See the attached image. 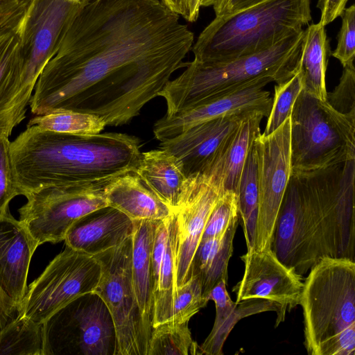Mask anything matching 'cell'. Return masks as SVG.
I'll use <instances>...</instances> for the list:
<instances>
[{"mask_svg":"<svg viewBox=\"0 0 355 355\" xmlns=\"http://www.w3.org/2000/svg\"><path fill=\"white\" fill-rule=\"evenodd\" d=\"M180 17L160 0H85L37 80L31 113L71 110L105 125L130 123L188 65L194 35Z\"/></svg>","mask_w":355,"mask_h":355,"instance_id":"1","label":"cell"},{"mask_svg":"<svg viewBox=\"0 0 355 355\" xmlns=\"http://www.w3.org/2000/svg\"><path fill=\"white\" fill-rule=\"evenodd\" d=\"M355 159L291 173L271 249L299 275L324 258L355 261Z\"/></svg>","mask_w":355,"mask_h":355,"instance_id":"2","label":"cell"},{"mask_svg":"<svg viewBox=\"0 0 355 355\" xmlns=\"http://www.w3.org/2000/svg\"><path fill=\"white\" fill-rule=\"evenodd\" d=\"M10 153L21 195L42 188L67 185H107L135 172L140 141L121 132L62 133L27 126L12 141Z\"/></svg>","mask_w":355,"mask_h":355,"instance_id":"3","label":"cell"},{"mask_svg":"<svg viewBox=\"0 0 355 355\" xmlns=\"http://www.w3.org/2000/svg\"><path fill=\"white\" fill-rule=\"evenodd\" d=\"M304 29L263 51L229 61L189 62L186 69L169 80L158 96L172 115L216 96L256 85L279 84L296 72Z\"/></svg>","mask_w":355,"mask_h":355,"instance_id":"4","label":"cell"},{"mask_svg":"<svg viewBox=\"0 0 355 355\" xmlns=\"http://www.w3.org/2000/svg\"><path fill=\"white\" fill-rule=\"evenodd\" d=\"M311 20V0H264L217 15L193 44V60L221 62L263 51Z\"/></svg>","mask_w":355,"mask_h":355,"instance_id":"5","label":"cell"},{"mask_svg":"<svg viewBox=\"0 0 355 355\" xmlns=\"http://www.w3.org/2000/svg\"><path fill=\"white\" fill-rule=\"evenodd\" d=\"M310 355H355V263L324 258L304 279L300 304Z\"/></svg>","mask_w":355,"mask_h":355,"instance_id":"6","label":"cell"},{"mask_svg":"<svg viewBox=\"0 0 355 355\" xmlns=\"http://www.w3.org/2000/svg\"><path fill=\"white\" fill-rule=\"evenodd\" d=\"M291 119V173H306L355 159V116L343 114L303 90Z\"/></svg>","mask_w":355,"mask_h":355,"instance_id":"7","label":"cell"},{"mask_svg":"<svg viewBox=\"0 0 355 355\" xmlns=\"http://www.w3.org/2000/svg\"><path fill=\"white\" fill-rule=\"evenodd\" d=\"M43 355H115L112 315L94 292L83 295L43 324Z\"/></svg>","mask_w":355,"mask_h":355,"instance_id":"8","label":"cell"},{"mask_svg":"<svg viewBox=\"0 0 355 355\" xmlns=\"http://www.w3.org/2000/svg\"><path fill=\"white\" fill-rule=\"evenodd\" d=\"M132 235L119 245L94 256L101 268L94 292L103 300L112 315L116 336L115 355H147L150 338L133 285Z\"/></svg>","mask_w":355,"mask_h":355,"instance_id":"9","label":"cell"},{"mask_svg":"<svg viewBox=\"0 0 355 355\" xmlns=\"http://www.w3.org/2000/svg\"><path fill=\"white\" fill-rule=\"evenodd\" d=\"M84 1L34 0L20 38L21 75L13 105L17 125L26 117L37 80L55 53L64 28Z\"/></svg>","mask_w":355,"mask_h":355,"instance_id":"10","label":"cell"},{"mask_svg":"<svg viewBox=\"0 0 355 355\" xmlns=\"http://www.w3.org/2000/svg\"><path fill=\"white\" fill-rule=\"evenodd\" d=\"M101 274L94 256L66 246L28 286L18 304V315L43 324L70 302L94 292Z\"/></svg>","mask_w":355,"mask_h":355,"instance_id":"11","label":"cell"},{"mask_svg":"<svg viewBox=\"0 0 355 355\" xmlns=\"http://www.w3.org/2000/svg\"><path fill=\"white\" fill-rule=\"evenodd\" d=\"M106 185L54 186L27 193L19 220L39 246L64 241L71 226L83 216L107 206Z\"/></svg>","mask_w":355,"mask_h":355,"instance_id":"12","label":"cell"},{"mask_svg":"<svg viewBox=\"0 0 355 355\" xmlns=\"http://www.w3.org/2000/svg\"><path fill=\"white\" fill-rule=\"evenodd\" d=\"M258 187L255 239L250 250L271 248L281 203L291 176V119L254 141Z\"/></svg>","mask_w":355,"mask_h":355,"instance_id":"13","label":"cell"},{"mask_svg":"<svg viewBox=\"0 0 355 355\" xmlns=\"http://www.w3.org/2000/svg\"><path fill=\"white\" fill-rule=\"evenodd\" d=\"M245 264L242 279L233 287L236 302L263 299L279 307L275 327L284 322L287 311L300 304L303 276L287 266L272 250H247L241 257Z\"/></svg>","mask_w":355,"mask_h":355,"instance_id":"14","label":"cell"},{"mask_svg":"<svg viewBox=\"0 0 355 355\" xmlns=\"http://www.w3.org/2000/svg\"><path fill=\"white\" fill-rule=\"evenodd\" d=\"M225 189L211 171L188 177L177 216L175 286L191 277V264L209 216Z\"/></svg>","mask_w":355,"mask_h":355,"instance_id":"15","label":"cell"},{"mask_svg":"<svg viewBox=\"0 0 355 355\" xmlns=\"http://www.w3.org/2000/svg\"><path fill=\"white\" fill-rule=\"evenodd\" d=\"M249 113L225 116L197 124L174 137L162 141L159 148L178 158L187 177L208 172L223 157L242 120Z\"/></svg>","mask_w":355,"mask_h":355,"instance_id":"16","label":"cell"},{"mask_svg":"<svg viewBox=\"0 0 355 355\" xmlns=\"http://www.w3.org/2000/svg\"><path fill=\"white\" fill-rule=\"evenodd\" d=\"M272 99L263 85H256L207 100L172 115H164L153 126L157 140L174 137L192 126L202 122L254 111L265 114L268 118Z\"/></svg>","mask_w":355,"mask_h":355,"instance_id":"17","label":"cell"},{"mask_svg":"<svg viewBox=\"0 0 355 355\" xmlns=\"http://www.w3.org/2000/svg\"><path fill=\"white\" fill-rule=\"evenodd\" d=\"M38 246L10 212L0 216V288L17 305L26 293L30 263Z\"/></svg>","mask_w":355,"mask_h":355,"instance_id":"18","label":"cell"},{"mask_svg":"<svg viewBox=\"0 0 355 355\" xmlns=\"http://www.w3.org/2000/svg\"><path fill=\"white\" fill-rule=\"evenodd\" d=\"M134 221L121 211L105 206L78 219L64 236L66 246L94 256L123 243L133 233Z\"/></svg>","mask_w":355,"mask_h":355,"instance_id":"19","label":"cell"},{"mask_svg":"<svg viewBox=\"0 0 355 355\" xmlns=\"http://www.w3.org/2000/svg\"><path fill=\"white\" fill-rule=\"evenodd\" d=\"M176 230L175 211L168 218L157 221L152 251L153 327L169 321L172 316L176 290Z\"/></svg>","mask_w":355,"mask_h":355,"instance_id":"20","label":"cell"},{"mask_svg":"<svg viewBox=\"0 0 355 355\" xmlns=\"http://www.w3.org/2000/svg\"><path fill=\"white\" fill-rule=\"evenodd\" d=\"M28 14L0 19V137H9L16 127L13 105L21 75L20 38Z\"/></svg>","mask_w":355,"mask_h":355,"instance_id":"21","label":"cell"},{"mask_svg":"<svg viewBox=\"0 0 355 355\" xmlns=\"http://www.w3.org/2000/svg\"><path fill=\"white\" fill-rule=\"evenodd\" d=\"M227 282L222 280L207 295L205 300L214 301L216 317L209 336L198 345V354L220 355L223 347L231 330L242 318L264 311H275L279 307L273 302L263 299L233 302L227 288Z\"/></svg>","mask_w":355,"mask_h":355,"instance_id":"22","label":"cell"},{"mask_svg":"<svg viewBox=\"0 0 355 355\" xmlns=\"http://www.w3.org/2000/svg\"><path fill=\"white\" fill-rule=\"evenodd\" d=\"M108 206L132 220H163L175 212L163 202L135 172L117 177L104 188Z\"/></svg>","mask_w":355,"mask_h":355,"instance_id":"23","label":"cell"},{"mask_svg":"<svg viewBox=\"0 0 355 355\" xmlns=\"http://www.w3.org/2000/svg\"><path fill=\"white\" fill-rule=\"evenodd\" d=\"M135 173L163 202L174 211L178 209L188 177L178 158L160 148L141 153Z\"/></svg>","mask_w":355,"mask_h":355,"instance_id":"24","label":"cell"},{"mask_svg":"<svg viewBox=\"0 0 355 355\" xmlns=\"http://www.w3.org/2000/svg\"><path fill=\"white\" fill-rule=\"evenodd\" d=\"M158 220L134 221L132 235V276L138 305L146 330L153 329V284L152 251Z\"/></svg>","mask_w":355,"mask_h":355,"instance_id":"25","label":"cell"},{"mask_svg":"<svg viewBox=\"0 0 355 355\" xmlns=\"http://www.w3.org/2000/svg\"><path fill=\"white\" fill-rule=\"evenodd\" d=\"M330 55L329 40L324 26L318 22L304 29L297 72L302 90L322 101H327L325 75Z\"/></svg>","mask_w":355,"mask_h":355,"instance_id":"26","label":"cell"},{"mask_svg":"<svg viewBox=\"0 0 355 355\" xmlns=\"http://www.w3.org/2000/svg\"><path fill=\"white\" fill-rule=\"evenodd\" d=\"M264 113L254 111L242 120L223 157L209 171L220 182L225 191L236 193L243 168L257 136Z\"/></svg>","mask_w":355,"mask_h":355,"instance_id":"27","label":"cell"},{"mask_svg":"<svg viewBox=\"0 0 355 355\" xmlns=\"http://www.w3.org/2000/svg\"><path fill=\"white\" fill-rule=\"evenodd\" d=\"M239 223H233L220 236L201 239L198 245L191 264V276L199 277L205 299L220 281L227 282L228 264Z\"/></svg>","mask_w":355,"mask_h":355,"instance_id":"28","label":"cell"},{"mask_svg":"<svg viewBox=\"0 0 355 355\" xmlns=\"http://www.w3.org/2000/svg\"><path fill=\"white\" fill-rule=\"evenodd\" d=\"M239 219L248 250L253 248L258 214L257 158L254 144L245 162L236 192Z\"/></svg>","mask_w":355,"mask_h":355,"instance_id":"29","label":"cell"},{"mask_svg":"<svg viewBox=\"0 0 355 355\" xmlns=\"http://www.w3.org/2000/svg\"><path fill=\"white\" fill-rule=\"evenodd\" d=\"M0 355H43L42 324L17 315L0 331Z\"/></svg>","mask_w":355,"mask_h":355,"instance_id":"30","label":"cell"},{"mask_svg":"<svg viewBox=\"0 0 355 355\" xmlns=\"http://www.w3.org/2000/svg\"><path fill=\"white\" fill-rule=\"evenodd\" d=\"M36 125L50 131L92 135L100 133L105 125L101 118L87 113L71 110H56L42 115H34L27 126Z\"/></svg>","mask_w":355,"mask_h":355,"instance_id":"31","label":"cell"},{"mask_svg":"<svg viewBox=\"0 0 355 355\" xmlns=\"http://www.w3.org/2000/svg\"><path fill=\"white\" fill-rule=\"evenodd\" d=\"M188 323L169 320L153 327L147 355L198 354Z\"/></svg>","mask_w":355,"mask_h":355,"instance_id":"32","label":"cell"},{"mask_svg":"<svg viewBox=\"0 0 355 355\" xmlns=\"http://www.w3.org/2000/svg\"><path fill=\"white\" fill-rule=\"evenodd\" d=\"M302 90V85L297 71L290 79L275 85L271 110L263 135L272 133L291 116L294 103Z\"/></svg>","mask_w":355,"mask_h":355,"instance_id":"33","label":"cell"},{"mask_svg":"<svg viewBox=\"0 0 355 355\" xmlns=\"http://www.w3.org/2000/svg\"><path fill=\"white\" fill-rule=\"evenodd\" d=\"M207 303L202 295L199 277L197 275H192L185 284L175 290L170 320L189 322V320Z\"/></svg>","mask_w":355,"mask_h":355,"instance_id":"34","label":"cell"},{"mask_svg":"<svg viewBox=\"0 0 355 355\" xmlns=\"http://www.w3.org/2000/svg\"><path fill=\"white\" fill-rule=\"evenodd\" d=\"M239 220L237 195L232 191H225L209 216L201 239L220 236Z\"/></svg>","mask_w":355,"mask_h":355,"instance_id":"35","label":"cell"},{"mask_svg":"<svg viewBox=\"0 0 355 355\" xmlns=\"http://www.w3.org/2000/svg\"><path fill=\"white\" fill-rule=\"evenodd\" d=\"M10 146L8 137H0V216L10 212V202L21 195L13 175Z\"/></svg>","mask_w":355,"mask_h":355,"instance_id":"36","label":"cell"},{"mask_svg":"<svg viewBox=\"0 0 355 355\" xmlns=\"http://www.w3.org/2000/svg\"><path fill=\"white\" fill-rule=\"evenodd\" d=\"M342 24L337 45L331 55L338 59L343 68L354 64L355 58V6L345 8L340 16Z\"/></svg>","mask_w":355,"mask_h":355,"instance_id":"37","label":"cell"},{"mask_svg":"<svg viewBox=\"0 0 355 355\" xmlns=\"http://www.w3.org/2000/svg\"><path fill=\"white\" fill-rule=\"evenodd\" d=\"M327 101L337 111L355 116L354 65L343 68L338 85L332 92H327Z\"/></svg>","mask_w":355,"mask_h":355,"instance_id":"38","label":"cell"},{"mask_svg":"<svg viewBox=\"0 0 355 355\" xmlns=\"http://www.w3.org/2000/svg\"><path fill=\"white\" fill-rule=\"evenodd\" d=\"M347 1L348 0H318L316 6L320 11L319 22L324 26L333 22L340 16Z\"/></svg>","mask_w":355,"mask_h":355,"instance_id":"39","label":"cell"},{"mask_svg":"<svg viewBox=\"0 0 355 355\" xmlns=\"http://www.w3.org/2000/svg\"><path fill=\"white\" fill-rule=\"evenodd\" d=\"M18 315V305L0 288V331Z\"/></svg>","mask_w":355,"mask_h":355,"instance_id":"40","label":"cell"},{"mask_svg":"<svg viewBox=\"0 0 355 355\" xmlns=\"http://www.w3.org/2000/svg\"><path fill=\"white\" fill-rule=\"evenodd\" d=\"M34 0H0V19L28 11Z\"/></svg>","mask_w":355,"mask_h":355,"instance_id":"41","label":"cell"},{"mask_svg":"<svg viewBox=\"0 0 355 355\" xmlns=\"http://www.w3.org/2000/svg\"><path fill=\"white\" fill-rule=\"evenodd\" d=\"M262 1L264 0H228L224 10L220 15L239 11L240 10L257 4Z\"/></svg>","mask_w":355,"mask_h":355,"instance_id":"42","label":"cell"},{"mask_svg":"<svg viewBox=\"0 0 355 355\" xmlns=\"http://www.w3.org/2000/svg\"><path fill=\"white\" fill-rule=\"evenodd\" d=\"M186 8L184 19L189 22L196 21L199 16L200 0H184Z\"/></svg>","mask_w":355,"mask_h":355,"instance_id":"43","label":"cell"},{"mask_svg":"<svg viewBox=\"0 0 355 355\" xmlns=\"http://www.w3.org/2000/svg\"><path fill=\"white\" fill-rule=\"evenodd\" d=\"M168 9L184 18L186 8L184 0H160Z\"/></svg>","mask_w":355,"mask_h":355,"instance_id":"44","label":"cell"},{"mask_svg":"<svg viewBox=\"0 0 355 355\" xmlns=\"http://www.w3.org/2000/svg\"><path fill=\"white\" fill-rule=\"evenodd\" d=\"M227 1V0H200V6L212 7L216 16L222 13Z\"/></svg>","mask_w":355,"mask_h":355,"instance_id":"45","label":"cell"},{"mask_svg":"<svg viewBox=\"0 0 355 355\" xmlns=\"http://www.w3.org/2000/svg\"><path fill=\"white\" fill-rule=\"evenodd\" d=\"M69 1H79L80 0H69Z\"/></svg>","mask_w":355,"mask_h":355,"instance_id":"46","label":"cell"},{"mask_svg":"<svg viewBox=\"0 0 355 355\" xmlns=\"http://www.w3.org/2000/svg\"><path fill=\"white\" fill-rule=\"evenodd\" d=\"M228 1V0H227Z\"/></svg>","mask_w":355,"mask_h":355,"instance_id":"47","label":"cell"}]
</instances>
